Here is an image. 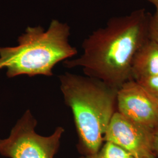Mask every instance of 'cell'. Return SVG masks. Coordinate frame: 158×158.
Here are the masks:
<instances>
[{
	"label": "cell",
	"mask_w": 158,
	"mask_h": 158,
	"mask_svg": "<svg viewBox=\"0 0 158 158\" xmlns=\"http://www.w3.org/2000/svg\"><path fill=\"white\" fill-rule=\"evenodd\" d=\"M149 17L142 8L110 19L106 27L85 39L83 54L77 59L63 61L64 66L81 67L85 76L119 89L132 79L131 68L136 53L149 38Z\"/></svg>",
	"instance_id": "cell-1"
},
{
	"label": "cell",
	"mask_w": 158,
	"mask_h": 158,
	"mask_svg": "<svg viewBox=\"0 0 158 158\" xmlns=\"http://www.w3.org/2000/svg\"><path fill=\"white\" fill-rule=\"evenodd\" d=\"M65 104L72 110L83 156L95 153L104 142L108 126L117 111L118 89L102 80L66 72L59 76Z\"/></svg>",
	"instance_id": "cell-2"
},
{
	"label": "cell",
	"mask_w": 158,
	"mask_h": 158,
	"mask_svg": "<svg viewBox=\"0 0 158 158\" xmlns=\"http://www.w3.org/2000/svg\"><path fill=\"white\" fill-rule=\"evenodd\" d=\"M70 28L66 23L53 19L45 31L41 26L28 27L14 47H0V70L7 69L6 76L34 77L53 76L58 63L77 54L69 44Z\"/></svg>",
	"instance_id": "cell-3"
},
{
	"label": "cell",
	"mask_w": 158,
	"mask_h": 158,
	"mask_svg": "<svg viewBox=\"0 0 158 158\" xmlns=\"http://www.w3.org/2000/svg\"><path fill=\"white\" fill-rule=\"evenodd\" d=\"M37 121L27 110L13 127L8 138L0 139V154L10 158H54L64 132L58 127L50 136L35 131Z\"/></svg>",
	"instance_id": "cell-4"
},
{
	"label": "cell",
	"mask_w": 158,
	"mask_h": 158,
	"mask_svg": "<svg viewBox=\"0 0 158 158\" xmlns=\"http://www.w3.org/2000/svg\"><path fill=\"white\" fill-rule=\"evenodd\" d=\"M152 130L127 118L116 111L104 139L121 147L133 158H155Z\"/></svg>",
	"instance_id": "cell-5"
},
{
	"label": "cell",
	"mask_w": 158,
	"mask_h": 158,
	"mask_svg": "<svg viewBox=\"0 0 158 158\" xmlns=\"http://www.w3.org/2000/svg\"><path fill=\"white\" fill-rule=\"evenodd\" d=\"M117 111L153 130L158 125V104L135 80L130 79L117 91Z\"/></svg>",
	"instance_id": "cell-6"
},
{
	"label": "cell",
	"mask_w": 158,
	"mask_h": 158,
	"mask_svg": "<svg viewBox=\"0 0 158 158\" xmlns=\"http://www.w3.org/2000/svg\"><path fill=\"white\" fill-rule=\"evenodd\" d=\"M158 75V44L149 38L136 52L132 68V79L138 80Z\"/></svg>",
	"instance_id": "cell-7"
},
{
	"label": "cell",
	"mask_w": 158,
	"mask_h": 158,
	"mask_svg": "<svg viewBox=\"0 0 158 158\" xmlns=\"http://www.w3.org/2000/svg\"><path fill=\"white\" fill-rule=\"evenodd\" d=\"M80 158H133L123 148L110 142H105L97 152Z\"/></svg>",
	"instance_id": "cell-8"
},
{
	"label": "cell",
	"mask_w": 158,
	"mask_h": 158,
	"mask_svg": "<svg viewBox=\"0 0 158 158\" xmlns=\"http://www.w3.org/2000/svg\"><path fill=\"white\" fill-rule=\"evenodd\" d=\"M135 81L158 104V75Z\"/></svg>",
	"instance_id": "cell-9"
},
{
	"label": "cell",
	"mask_w": 158,
	"mask_h": 158,
	"mask_svg": "<svg viewBox=\"0 0 158 158\" xmlns=\"http://www.w3.org/2000/svg\"><path fill=\"white\" fill-rule=\"evenodd\" d=\"M149 38L158 44V7L153 15L149 17L148 23Z\"/></svg>",
	"instance_id": "cell-10"
},
{
	"label": "cell",
	"mask_w": 158,
	"mask_h": 158,
	"mask_svg": "<svg viewBox=\"0 0 158 158\" xmlns=\"http://www.w3.org/2000/svg\"><path fill=\"white\" fill-rule=\"evenodd\" d=\"M152 142L154 152L158 157V125L152 130Z\"/></svg>",
	"instance_id": "cell-11"
},
{
	"label": "cell",
	"mask_w": 158,
	"mask_h": 158,
	"mask_svg": "<svg viewBox=\"0 0 158 158\" xmlns=\"http://www.w3.org/2000/svg\"><path fill=\"white\" fill-rule=\"evenodd\" d=\"M150 2H151L153 5L155 6L156 8L158 7V0H148Z\"/></svg>",
	"instance_id": "cell-12"
}]
</instances>
